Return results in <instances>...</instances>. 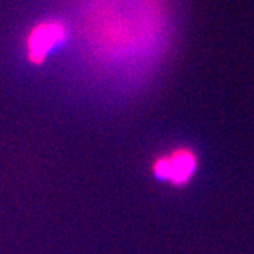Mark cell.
Here are the masks:
<instances>
[{
  "label": "cell",
  "instance_id": "6da1fadb",
  "mask_svg": "<svg viewBox=\"0 0 254 254\" xmlns=\"http://www.w3.org/2000/svg\"><path fill=\"white\" fill-rule=\"evenodd\" d=\"M158 0H89L85 34L95 54L123 60L155 53L163 37Z\"/></svg>",
  "mask_w": 254,
  "mask_h": 254
},
{
  "label": "cell",
  "instance_id": "7a4b0ae2",
  "mask_svg": "<svg viewBox=\"0 0 254 254\" xmlns=\"http://www.w3.org/2000/svg\"><path fill=\"white\" fill-rule=\"evenodd\" d=\"M69 27L61 18H43L33 24L24 37V54L30 64L43 65L50 55L68 41Z\"/></svg>",
  "mask_w": 254,
  "mask_h": 254
},
{
  "label": "cell",
  "instance_id": "3957f363",
  "mask_svg": "<svg viewBox=\"0 0 254 254\" xmlns=\"http://www.w3.org/2000/svg\"><path fill=\"white\" fill-rule=\"evenodd\" d=\"M198 155L188 147H177L171 153L157 157L151 171L160 181L170 182L174 187H184L192 180L198 170Z\"/></svg>",
  "mask_w": 254,
  "mask_h": 254
}]
</instances>
